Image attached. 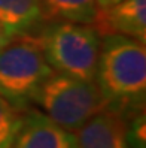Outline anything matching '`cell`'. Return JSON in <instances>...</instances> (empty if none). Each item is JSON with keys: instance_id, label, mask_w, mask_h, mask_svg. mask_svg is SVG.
Returning a JSON list of instances; mask_svg holds the SVG:
<instances>
[{"instance_id": "7c38bea8", "label": "cell", "mask_w": 146, "mask_h": 148, "mask_svg": "<svg viewBox=\"0 0 146 148\" xmlns=\"http://www.w3.org/2000/svg\"><path fill=\"white\" fill-rule=\"evenodd\" d=\"M118 2H121V0H96L97 11H105V9H107V8L116 5Z\"/></svg>"}, {"instance_id": "5b68a950", "label": "cell", "mask_w": 146, "mask_h": 148, "mask_svg": "<svg viewBox=\"0 0 146 148\" xmlns=\"http://www.w3.org/2000/svg\"><path fill=\"white\" fill-rule=\"evenodd\" d=\"M11 148H79L73 132L37 109L22 111V121Z\"/></svg>"}, {"instance_id": "30bf717a", "label": "cell", "mask_w": 146, "mask_h": 148, "mask_svg": "<svg viewBox=\"0 0 146 148\" xmlns=\"http://www.w3.org/2000/svg\"><path fill=\"white\" fill-rule=\"evenodd\" d=\"M22 121V111L0 97V148H11Z\"/></svg>"}, {"instance_id": "9c48e42d", "label": "cell", "mask_w": 146, "mask_h": 148, "mask_svg": "<svg viewBox=\"0 0 146 148\" xmlns=\"http://www.w3.org/2000/svg\"><path fill=\"white\" fill-rule=\"evenodd\" d=\"M48 20H67L92 24L97 20L96 0H42Z\"/></svg>"}, {"instance_id": "277c9868", "label": "cell", "mask_w": 146, "mask_h": 148, "mask_svg": "<svg viewBox=\"0 0 146 148\" xmlns=\"http://www.w3.org/2000/svg\"><path fill=\"white\" fill-rule=\"evenodd\" d=\"M43 114L61 127L78 130L101 111V99L94 81L54 72L48 76L34 97Z\"/></svg>"}, {"instance_id": "8fae6325", "label": "cell", "mask_w": 146, "mask_h": 148, "mask_svg": "<svg viewBox=\"0 0 146 148\" xmlns=\"http://www.w3.org/2000/svg\"><path fill=\"white\" fill-rule=\"evenodd\" d=\"M125 136L131 148H146V115L140 111L125 120Z\"/></svg>"}, {"instance_id": "6da1fadb", "label": "cell", "mask_w": 146, "mask_h": 148, "mask_svg": "<svg viewBox=\"0 0 146 148\" xmlns=\"http://www.w3.org/2000/svg\"><path fill=\"white\" fill-rule=\"evenodd\" d=\"M101 111L124 121L145 111L146 47L121 34H103L94 75Z\"/></svg>"}, {"instance_id": "4fadbf2b", "label": "cell", "mask_w": 146, "mask_h": 148, "mask_svg": "<svg viewBox=\"0 0 146 148\" xmlns=\"http://www.w3.org/2000/svg\"><path fill=\"white\" fill-rule=\"evenodd\" d=\"M11 39H12V38L6 33V30L2 27V25H0V49H2V48H3Z\"/></svg>"}, {"instance_id": "52a82bcc", "label": "cell", "mask_w": 146, "mask_h": 148, "mask_svg": "<svg viewBox=\"0 0 146 148\" xmlns=\"http://www.w3.org/2000/svg\"><path fill=\"white\" fill-rule=\"evenodd\" d=\"M79 148H131L125 136V121L100 111L78 130Z\"/></svg>"}, {"instance_id": "3957f363", "label": "cell", "mask_w": 146, "mask_h": 148, "mask_svg": "<svg viewBox=\"0 0 146 148\" xmlns=\"http://www.w3.org/2000/svg\"><path fill=\"white\" fill-rule=\"evenodd\" d=\"M52 73L33 36L12 38L0 49V97L16 109H29L40 85Z\"/></svg>"}, {"instance_id": "7a4b0ae2", "label": "cell", "mask_w": 146, "mask_h": 148, "mask_svg": "<svg viewBox=\"0 0 146 148\" xmlns=\"http://www.w3.org/2000/svg\"><path fill=\"white\" fill-rule=\"evenodd\" d=\"M54 72L94 81L101 34L92 24L46 20L33 34Z\"/></svg>"}, {"instance_id": "ba28073f", "label": "cell", "mask_w": 146, "mask_h": 148, "mask_svg": "<svg viewBox=\"0 0 146 148\" xmlns=\"http://www.w3.org/2000/svg\"><path fill=\"white\" fill-rule=\"evenodd\" d=\"M46 20L42 0H0V25L11 38L33 36Z\"/></svg>"}, {"instance_id": "8992f818", "label": "cell", "mask_w": 146, "mask_h": 148, "mask_svg": "<svg viewBox=\"0 0 146 148\" xmlns=\"http://www.w3.org/2000/svg\"><path fill=\"white\" fill-rule=\"evenodd\" d=\"M100 34H121L146 42V0H121L97 12L94 23Z\"/></svg>"}]
</instances>
